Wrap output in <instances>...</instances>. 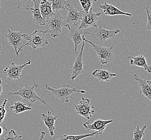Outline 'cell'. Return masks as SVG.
<instances>
[{
    "mask_svg": "<svg viewBox=\"0 0 151 140\" xmlns=\"http://www.w3.org/2000/svg\"><path fill=\"white\" fill-rule=\"evenodd\" d=\"M38 88V85L34 82L33 85L30 86L26 82L25 83V86L20 88L14 92H9L10 96H19L22 98L24 101L29 103V106L38 101L44 105L46 104L48 101L47 99H44L43 96H40L36 93L35 91V88Z\"/></svg>",
    "mask_w": 151,
    "mask_h": 140,
    "instance_id": "obj_1",
    "label": "cell"
},
{
    "mask_svg": "<svg viewBox=\"0 0 151 140\" xmlns=\"http://www.w3.org/2000/svg\"><path fill=\"white\" fill-rule=\"evenodd\" d=\"M45 88H46L47 90L44 93V95L48 91H50L52 92L53 96H55L56 98L60 100L62 103L69 102L70 98L73 99V96H71V94L73 93L77 92L83 94L87 93L85 90H79L76 88H71L70 85L67 84H64L61 86V88H58L55 86L51 88L48 86L47 84H46Z\"/></svg>",
    "mask_w": 151,
    "mask_h": 140,
    "instance_id": "obj_2",
    "label": "cell"
},
{
    "mask_svg": "<svg viewBox=\"0 0 151 140\" xmlns=\"http://www.w3.org/2000/svg\"><path fill=\"white\" fill-rule=\"evenodd\" d=\"M48 32H50V31L47 29L44 31L41 30H35L29 35L23 34L24 39L28 42L24 44L23 47L26 46H31L33 50H35L38 47H45L48 44L46 36V34Z\"/></svg>",
    "mask_w": 151,
    "mask_h": 140,
    "instance_id": "obj_3",
    "label": "cell"
},
{
    "mask_svg": "<svg viewBox=\"0 0 151 140\" xmlns=\"http://www.w3.org/2000/svg\"><path fill=\"white\" fill-rule=\"evenodd\" d=\"M120 32L121 30L119 29H116L114 30L106 29L102 26L101 22L99 27L96 28L95 30L88 35V37L92 38L93 42L98 44V45H101L104 42L111 38H113Z\"/></svg>",
    "mask_w": 151,
    "mask_h": 140,
    "instance_id": "obj_4",
    "label": "cell"
},
{
    "mask_svg": "<svg viewBox=\"0 0 151 140\" xmlns=\"http://www.w3.org/2000/svg\"><path fill=\"white\" fill-rule=\"evenodd\" d=\"M46 23L48 24V29L52 38L58 36L63 27L68 28L65 20L58 12H55L52 17L47 20Z\"/></svg>",
    "mask_w": 151,
    "mask_h": 140,
    "instance_id": "obj_5",
    "label": "cell"
},
{
    "mask_svg": "<svg viewBox=\"0 0 151 140\" xmlns=\"http://www.w3.org/2000/svg\"><path fill=\"white\" fill-rule=\"evenodd\" d=\"M83 41L90 44L93 49L95 50L99 61L102 65H106L108 63L112 61L114 59L113 47H102L101 45H98L94 44L92 42L87 40L85 37H83Z\"/></svg>",
    "mask_w": 151,
    "mask_h": 140,
    "instance_id": "obj_6",
    "label": "cell"
},
{
    "mask_svg": "<svg viewBox=\"0 0 151 140\" xmlns=\"http://www.w3.org/2000/svg\"><path fill=\"white\" fill-rule=\"evenodd\" d=\"M4 36L9 44L15 49L16 55L19 57V53L23 50V46L25 43L23 38V34L22 31H13L12 28L8 30V33L4 34Z\"/></svg>",
    "mask_w": 151,
    "mask_h": 140,
    "instance_id": "obj_7",
    "label": "cell"
},
{
    "mask_svg": "<svg viewBox=\"0 0 151 140\" xmlns=\"http://www.w3.org/2000/svg\"><path fill=\"white\" fill-rule=\"evenodd\" d=\"M90 103L91 100L89 99L81 96V100L77 105H75L77 113L88 120L95 113V111L93 109L94 107L91 105Z\"/></svg>",
    "mask_w": 151,
    "mask_h": 140,
    "instance_id": "obj_8",
    "label": "cell"
},
{
    "mask_svg": "<svg viewBox=\"0 0 151 140\" xmlns=\"http://www.w3.org/2000/svg\"><path fill=\"white\" fill-rule=\"evenodd\" d=\"M103 14V12H94L91 7L88 12H84L81 22L79 24L78 29L81 30L86 29L90 27L94 26L97 28L96 22L100 15Z\"/></svg>",
    "mask_w": 151,
    "mask_h": 140,
    "instance_id": "obj_9",
    "label": "cell"
},
{
    "mask_svg": "<svg viewBox=\"0 0 151 140\" xmlns=\"http://www.w3.org/2000/svg\"><path fill=\"white\" fill-rule=\"evenodd\" d=\"M28 61L25 64L21 65L15 64L12 63L11 64L6 66L3 71V74L6 76L9 80H19L21 77V74L24 67L27 65L31 64V61L28 59Z\"/></svg>",
    "mask_w": 151,
    "mask_h": 140,
    "instance_id": "obj_10",
    "label": "cell"
},
{
    "mask_svg": "<svg viewBox=\"0 0 151 140\" xmlns=\"http://www.w3.org/2000/svg\"><path fill=\"white\" fill-rule=\"evenodd\" d=\"M66 10H68V13L67 18L65 20L68 26V28H69L70 26H77L79 25L81 22L84 11L79 12L69 3V2H68L67 4Z\"/></svg>",
    "mask_w": 151,
    "mask_h": 140,
    "instance_id": "obj_11",
    "label": "cell"
},
{
    "mask_svg": "<svg viewBox=\"0 0 151 140\" xmlns=\"http://www.w3.org/2000/svg\"><path fill=\"white\" fill-rule=\"evenodd\" d=\"M85 42L83 41L82 42V45L80 52L77 55V58L75 59L73 66L70 72L71 73V80L73 82L75 79L78 77L81 73L84 72V69H83V51L84 49Z\"/></svg>",
    "mask_w": 151,
    "mask_h": 140,
    "instance_id": "obj_12",
    "label": "cell"
},
{
    "mask_svg": "<svg viewBox=\"0 0 151 140\" xmlns=\"http://www.w3.org/2000/svg\"><path fill=\"white\" fill-rule=\"evenodd\" d=\"M77 26H69V33L68 36L72 40L75 45V52H77V47L79 44L83 41V37L86 35H89L90 33L83 31V29H78L76 28Z\"/></svg>",
    "mask_w": 151,
    "mask_h": 140,
    "instance_id": "obj_13",
    "label": "cell"
},
{
    "mask_svg": "<svg viewBox=\"0 0 151 140\" xmlns=\"http://www.w3.org/2000/svg\"><path fill=\"white\" fill-rule=\"evenodd\" d=\"M113 120H101L98 119L94 121L92 123H90L89 121H87L83 123V126L84 127L87 132L94 131H101L103 133L107 125L108 124L113 122Z\"/></svg>",
    "mask_w": 151,
    "mask_h": 140,
    "instance_id": "obj_14",
    "label": "cell"
},
{
    "mask_svg": "<svg viewBox=\"0 0 151 140\" xmlns=\"http://www.w3.org/2000/svg\"><path fill=\"white\" fill-rule=\"evenodd\" d=\"M134 79L138 82L139 85L140 94L147 98L150 101L151 100V81L150 76L148 80L140 79L136 74H134Z\"/></svg>",
    "mask_w": 151,
    "mask_h": 140,
    "instance_id": "obj_15",
    "label": "cell"
},
{
    "mask_svg": "<svg viewBox=\"0 0 151 140\" xmlns=\"http://www.w3.org/2000/svg\"><path fill=\"white\" fill-rule=\"evenodd\" d=\"M97 7L100 8L102 10V12L108 16H115V15H125L127 16H131L130 13L125 12L120 10L119 9L115 7L111 4H108L105 2L104 4L101 5H97Z\"/></svg>",
    "mask_w": 151,
    "mask_h": 140,
    "instance_id": "obj_16",
    "label": "cell"
},
{
    "mask_svg": "<svg viewBox=\"0 0 151 140\" xmlns=\"http://www.w3.org/2000/svg\"><path fill=\"white\" fill-rule=\"evenodd\" d=\"M41 0H33L34 3V7L30 8L32 13V20L34 23L38 26H45L46 24V21L42 18L41 15L39 3Z\"/></svg>",
    "mask_w": 151,
    "mask_h": 140,
    "instance_id": "obj_17",
    "label": "cell"
},
{
    "mask_svg": "<svg viewBox=\"0 0 151 140\" xmlns=\"http://www.w3.org/2000/svg\"><path fill=\"white\" fill-rule=\"evenodd\" d=\"M41 118L45 125L48 129L50 135L51 136H53L54 135L55 122L58 119V117L53 115L50 111H48L47 114L43 113L41 115Z\"/></svg>",
    "mask_w": 151,
    "mask_h": 140,
    "instance_id": "obj_18",
    "label": "cell"
},
{
    "mask_svg": "<svg viewBox=\"0 0 151 140\" xmlns=\"http://www.w3.org/2000/svg\"><path fill=\"white\" fill-rule=\"evenodd\" d=\"M127 58L130 59V64L131 65L142 67L145 71H147L148 73H151V66H148L145 57L142 55H140L136 57L129 55Z\"/></svg>",
    "mask_w": 151,
    "mask_h": 140,
    "instance_id": "obj_19",
    "label": "cell"
},
{
    "mask_svg": "<svg viewBox=\"0 0 151 140\" xmlns=\"http://www.w3.org/2000/svg\"><path fill=\"white\" fill-rule=\"evenodd\" d=\"M39 8L42 18L46 21L55 13L52 9V3L48 0H41Z\"/></svg>",
    "mask_w": 151,
    "mask_h": 140,
    "instance_id": "obj_20",
    "label": "cell"
},
{
    "mask_svg": "<svg viewBox=\"0 0 151 140\" xmlns=\"http://www.w3.org/2000/svg\"><path fill=\"white\" fill-rule=\"evenodd\" d=\"M92 76L99 79L100 82H109L112 78L117 77L115 73H112L108 70L104 69H97L94 70L92 73Z\"/></svg>",
    "mask_w": 151,
    "mask_h": 140,
    "instance_id": "obj_21",
    "label": "cell"
},
{
    "mask_svg": "<svg viewBox=\"0 0 151 140\" xmlns=\"http://www.w3.org/2000/svg\"><path fill=\"white\" fill-rule=\"evenodd\" d=\"M102 134V133L101 131H95L91 133L82 134L76 135H63L58 136L56 140H81L88 137H96L98 138V136L99 135H101Z\"/></svg>",
    "mask_w": 151,
    "mask_h": 140,
    "instance_id": "obj_22",
    "label": "cell"
},
{
    "mask_svg": "<svg viewBox=\"0 0 151 140\" xmlns=\"http://www.w3.org/2000/svg\"><path fill=\"white\" fill-rule=\"evenodd\" d=\"M10 109L11 111H14L15 115L19 114L25 111L32 110L31 106H26L24 102L21 101H18L17 102H14V105L10 107Z\"/></svg>",
    "mask_w": 151,
    "mask_h": 140,
    "instance_id": "obj_23",
    "label": "cell"
},
{
    "mask_svg": "<svg viewBox=\"0 0 151 140\" xmlns=\"http://www.w3.org/2000/svg\"><path fill=\"white\" fill-rule=\"evenodd\" d=\"M52 3V9L54 12H58L60 10H66L68 1L66 0H50Z\"/></svg>",
    "mask_w": 151,
    "mask_h": 140,
    "instance_id": "obj_24",
    "label": "cell"
},
{
    "mask_svg": "<svg viewBox=\"0 0 151 140\" xmlns=\"http://www.w3.org/2000/svg\"><path fill=\"white\" fill-rule=\"evenodd\" d=\"M147 127V125H144L142 128H139V125H137L136 129L134 131L133 140H142V137L145 135V130Z\"/></svg>",
    "mask_w": 151,
    "mask_h": 140,
    "instance_id": "obj_25",
    "label": "cell"
},
{
    "mask_svg": "<svg viewBox=\"0 0 151 140\" xmlns=\"http://www.w3.org/2000/svg\"><path fill=\"white\" fill-rule=\"evenodd\" d=\"M17 1V9H19L20 7H23L25 9L29 10L31 8L33 0H16Z\"/></svg>",
    "mask_w": 151,
    "mask_h": 140,
    "instance_id": "obj_26",
    "label": "cell"
},
{
    "mask_svg": "<svg viewBox=\"0 0 151 140\" xmlns=\"http://www.w3.org/2000/svg\"><path fill=\"white\" fill-rule=\"evenodd\" d=\"M22 138V135L17 134L14 130L12 129L4 137L3 140H21Z\"/></svg>",
    "mask_w": 151,
    "mask_h": 140,
    "instance_id": "obj_27",
    "label": "cell"
},
{
    "mask_svg": "<svg viewBox=\"0 0 151 140\" xmlns=\"http://www.w3.org/2000/svg\"><path fill=\"white\" fill-rule=\"evenodd\" d=\"M93 1L96 2H97L96 0H79L81 7L85 12H88V10L92 7Z\"/></svg>",
    "mask_w": 151,
    "mask_h": 140,
    "instance_id": "obj_28",
    "label": "cell"
},
{
    "mask_svg": "<svg viewBox=\"0 0 151 140\" xmlns=\"http://www.w3.org/2000/svg\"><path fill=\"white\" fill-rule=\"evenodd\" d=\"M8 100L5 99L4 100L3 104L0 106V124L3 123V121L6 117V106Z\"/></svg>",
    "mask_w": 151,
    "mask_h": 140,
    "instance_id": "obj_29",
    "label": "cell"
},
{
    "mask_svg": "<svg viewBox=\"0 0 151 140\" xmlns=\"http://www.w3.org/2000/svg\"><path fill=\"white\" fill-rule=\"evenodd\" d=\"M146 10L147 15V24H146V29L149 31V30H151V19L150 11L148 10V7H147L146 8Z\"/></svg>",
    "mask_w": 151,
    "mask_h": 140,
    "instance_id": "obj_30",
    "label": "cell"
},
{
    "mask_svg": "<svg viewBox=\"0 0 151 140\" xmlns=\"http://www.w3.org/2000/svg\"><path fill=\"white\" fill-rule=\"evenodd\" d=\"M4 130H6V131L7 130V129L6 127V125H3V127L0 126V136H1V135L3 134Z\"/></svg>",
    "mask_w": 151,
    "mask_h": 140,
    "instance_id": "obj_31",
    "label": "cell"
},
{
    "mask_svg": "<svg viewBox=\"0 0 151 140\" xmlns=\"http://www.w3.org/2000/svg\"><path fill=\"white\" fill-rule=\"evenodd\" d=\"M45 135H46V133H45V131H41V132L40 136V137H39V140H44V137H45Z\"/></svg>",
    "mask_w": 151,
    "mask_h": 140,
    "instance_id": "obj_32",
    "label": "cell"
},
{
    "mask_svg": "<svg viewBox=\"0 0 151 140\" xmlns=\"http://www.w3.org/2000/svg\"><path fill=\"white\" fill-rule=\"evenodd\" d=\"M2 80L0 79V96H1L2 93L3 92V88H2Z\"/></svg>",
    "mask_w": 151,
    "mask_h": 140,
    "instance_id": "obj_33",
    "label": "cell"
},
{
    "mask_svg": "<svg viewBox=\"0 0 151 140\" xmlns=\"http://www.w3.org/2000/svg\"><path fill=\"white\" fill-rule=\"evenodd\" d=\"M1 45H0V52H1Z\"/></svg>",
    "mask_w": 151,
    "mask_h": 140,
    "instance_id": "obj_34",
    "label": "cell"
},
{
    "mask_svg": "<svg viewBox=\"0 0 151 140\" xmlns=\"http://www.w3.org/2000/svg\"><path fill=\"white\" fill-rule=\"evenodd\" d=\"M1 0H0V3H1ZM0 9H1V6H0Z\"/></svg>",
    "mask_w": 151,
    "mask_h": 140,
    "instance_id": "obj_35",
    "label": "cell"
},
{
    "mask_svg": "<svg viewBox=\"0 0 151 140\" xmlns=\"http://www.w3.org/2000/svg\"><path fill=\"white\" fill-rule=\"evenodd\" d=\"M0 138H1V136H0Z\"/></svg>",
    "mask_w": 151,
    "mask_h": 140,
    "instance_id": "obj_36",
    "label": "cell"
}]
</instances>
